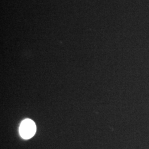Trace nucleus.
Masks as SVG:
<instances>
[{
	"instance_id": "1",
	"label": "nucleus",
	"mask_w": 149,
	"mask_h": 149,
	"mask_svg": "<svg viewBox=\"0 0 149 149\" xmlns=\"http://www.w3.org/2000/svg\"><path fill=\"white\" fill-rule=\"evenodd\" d=\"M36 125L31 119L24 120L21 124L19 133L22 137L25 139L31 138L36 133Z\"/></svg>"
}]
</instances>
